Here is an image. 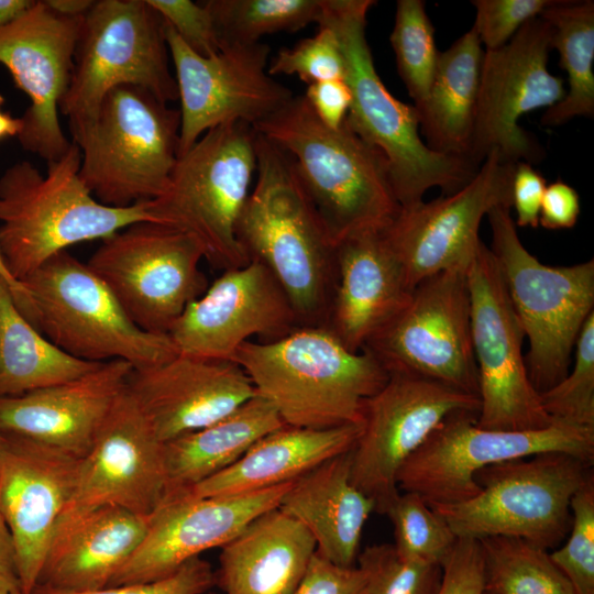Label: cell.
<instances>
[{
  "instance_id": "7",
  "label": "cell",
  "mask_w": 594,
  "mask_h": 594,
  "mask_svg": "<svg viewBox=\"0 0 594 594\" xmlns=\"http://www.w3.org/2000/svg\"><path fill=\"white\" fill-rule=\"evenodd\" d=\"M165 28L147 0L95 1L82 18L72 81L59 105L74 143L89 132L102 99L118 86H139L164 103L178 100Z\"/></svg>"
},
{
  "instance_id": "15",
  "label": "cell",
  "mask_w": 594,
  "mask_h": 594,
  "mask_svg": "<svg viewBox=\"0 0 594 594\" xmlns=\"http://www.w3.org/2000/svg\"><path fill=\"white\" fill-rule=\"evenodd\" d=\"M468 286L471 338L477 367L476 425L501 431H534L551 426L532 386L522 354L525 333L490 249L482 241L470 262Z\"/></svg>"
},
{
  "instance_id": "48",
  "label": "cell",
  "mask_w": 594,
  "mask_h": 594,
  "mask_svg": "<svg viewBox=\"0 0 594 594\" xmlns=\"http://www.w3.org/2000/svg\"><path fill=\"white\" fill-rule=\"evenodd\" d=\"M292 594H366V576L359 566H341L315 553Z\"/></svg>"
},
{
  "instance_id": "13",
  "label": "cell",
  "mask_w": 594,
  "mask_h": 594,
  "mask_svg": "<svg viewBox=\"0 0 594 594\" xmlns=\"http://www.w3.org/2000/svg\"><path fill=\"white\" fill-rule=\"evenodd\" d=\"M200 243L190 234L155 223H133L111 237L87 265L142 330L167 334L186 307L208 288L199 264Z\"/></svg>"
},
{
  "instance_id": "29",
  "label": "cell",
  "mask_w": 594,
  "mask_h": 594,
  "mask_svg": "<svg viewBox=\"0 0 594 594\" xmlns=\"http://www.w3.org/2000/svg\"><path fill=\"white\" fill-rule=\"evenodd\" d=\"M315 553L307 528L277 507L221 547L215 585L223 594H292Z\"/></svg>"
},
{
  "instance_id": "36",
  "label": "cell",
  "mask_w": 594,
  "mask_h": 594,
  "mask_svg": "<svg viewBox=\"0 0 594 594\" xmlns=\"http://www.w3.org/2000/svg\"><path fill=\"white\" fill-rule=\"evenodd\" d=\"M479 542L485 594H575L548 550L508 536L486 537Z\"/></svg>"
},
{
  "instance_id": "49",
  "label": "cell",
  "mask_w": 594,
  "mask_h": 594,
  "mask_svg": "<svg viewBox=\"0 0 594 594\" xmlns=\"http://www.w3.org/2000/svg\"><path fill=\"white\" fill-rule=\"evenodd\" d=\"M547 184L531 164H516L512 182V207L516 211V227L537 228Z\"/></svg>"
},
{
  "instance_id": "14",
  "label": "cell",
  "mask_w": 594,
  "mask_h": 594,
  "mask_svg": "<svg viewBox=\"0 0 594 594\" xmlns=\"http://www.w3.org/2000/svg\"><path fill=\"white\" fill-rule=\"evenodd\" d=\"M466 270L452 267L419 282L362 350L388 375L424 377L479 397Z\"/></svg>"
},
{
  "instance_id": "20",
  "label": "cell",
  "mask_w": 594,
  "mask_h": 594,
  "mask_svg": "<svg viewBox=\"0 0 594 594\" xmlns=\"http://www.w3.org/2000/svg\"><path fill=\"white\" fill-rule=\"evenodd\" d=\"M82 18L58 14L44 0H34L0 28V63L30 99L16 138L24 150L47 163L61 158L72 144L58 111L72 81Z\"/></svg>"
},
{
  "instance_id": "16",
  "label": "cell",
  "mask_w": 594,
  "mask_h": 594,
  "mask_svg": "<svg viewBox=\"0 0 594 594\" xmlns=\"http://www.w3.org/2000/svg\"><path fill=\"white\" fill-rule=\"evenodd\" d=\"M552 29L541 16L528 21L504 46L484 51L469 160L476 166L496 150L512 163L539 162L544 152L519 118L560 102L563 79L548 59Z\"/></svg>"
},
{
  "instance_id": "9",
  "label": "cell",
  "mask_w": 594,
  "mask_h": 594,
  "mask_svg": "<svg viewBox=\"0 0 594 594\" xmlns=\"http://www.w3.org/2000/svg\"><path fill=\"white\" fill-rule=\"evenodd\" d=\"M30 323L62 351L82 361L122 360L134 370L178 353L167 334L139 328L89 266L59 252L21 280Z\"/></svg>"
},
{
  "instance_id": "57",
  "label": "cell",
  "mask_w": 594,
  "mask_h": 594,
  "mask_svg": "<svg viewBox=\"0 0 594 594\" xmlns=\"http://www.w3.org/2000/svg\"><path fill=\"white\" fill-rule=\"evenodd\" d=\"M15 588H20L16 582L0 574V594H10Z\"/></svg>"
},
{
  "instance_id": "19",
  "label": "cell",
  "mask_w": 594,
  "mask_h": 594,
  "mask_svg": "<svg viewBox=\"0 0 594 594\" xmlns=\"http://www.w3.org/2000/svg\"><path fill=\"white\" fill-rule=\"evenodd\" d=\"M516 164L494 150L462 189L400 207L383 233L411 289L426 277L469 266L482 241L479 229L484 216L498 206L512 208Z\"/></svg>"
},
{
  "instance_id": "38",
  "label": "cell",
  "mask_w": 594,
  "mask_h": 594,
  "mask_svg": "<svg viewBox=\"0 0 594 594\" xmlns=\"http://www.w3.org/2000/svg\"><path fill=\"white\" fill-rule=\"evenodd\" d=\"M389 41L398 74L415 102L414 107H418L428 95L440 54L425 1H397Z\"/></svg>"
},
{
  "instance_id": "58",
  "label": "cell",
  "mask_w": 594,
  "mask_h": 594,
  "mask_svg": "<svg viewBox=\"0 0 594 594\" xmlns=\"http://www.w3.org/2000/svg\"><path fill=\"white\" fill-rule=\"evenodd\" d=\"M10 594H24V593H22L20 588H15Z\"/></svg>"
},
{
  "instance_id": "11",
  "label": "cell",
  "mask_w": 594,
  "mask_h": 594,
  "mask_svg": "<svg viewBox=\"0 0 594 594\" xmlns=\"http://www.w3.org/2000/svg\"><path fill=\"white\" fill-rule=\"evenodd\" d=\"M593 463L544 452L481 469V492L454 505L430 506L458 538L525 539L546 550L559 547L571 527V499L593 476Z\"/></svg>"
},
{
  "instance_id": "27",
  "label": "cell",
  "mask_w": 594,
  "mask_h": 594,
  "mask_svg": "<svg viewBox=\"0 0 594 594\" xmlns=\"http://www.w3.org/2000/svg\"><path fill=\"white\" fill-rule=\"evenodd\" d=\"M336 270L324 327L349 350L359 352L406 306L414 289L383 230L339 241Z\"/></svg>"
},
{
  "instance_id": "23",
  "label": "cell",
  "mask_w": 594,
  "mask_h": 594,
  "mask_svg": "<svg viewBox=\"0 0 594 594\" xmlns=\"http://www.w3.org/2000/svg\"><path fill=\"white\" fill-rule=\"evenodd\" d=\"M80 459L0 431V516L14 546L19 587L31 594L75 486Z\"/></svg>"
},
{
  "instance_id": "32",
  "label": "cell",
  "mask_w": 594,
  "mask_h": 594,
  "mask_svg": "<svg viewBox=\"0 0 594 594\" xmlns=\"http://www.w3.org/2000/svg\"><path fill=\"white\" fill-rule=\"evenodd\" d=\"M483 56L484 48L472 28L439 54L428 95L415 107L430 150L469 160Z\"/></svg>"
},
{
  "instance_id": "8",
  "label": "cell",
  "mask_w": 594,
  "mask_h": 594,
  "mask_svg": "<svg viewBox=\"0 0 594 594\" xmlns=\"http://www.w3.org/2000/svg\"><path fill=\"white\" fill-rule=\"evenodd\" d=\"M255 140L254 128L241 121L207 131L178 156L165 193L148 201L156 223L193 235L223 271L250 262L235 227L256 173Z\"/></svg>"
},
{
  "instance_id": "28",
  "label": "cell",
  "mask_w": 594,
  "mask_h": 594,
  "mask_svg": "<svg viewBox=\"0 0 594 594\" xmlns=\"http://www.w3.org/2000/svg\"><path fill=\"white\" fill-rule=\"evenodd\" d=\"M148 518L117 506L61 516L36 586L61 592L105 588L143 540Z\"/></svg>"
},
{
  "instance_id": "59",
  "label": "cell",
  "mask_w": 594,
  "mask_h": 594,
  "mask_svg": "<svg viewBox=\"0 0 594 594\" xmlns=\"http://www.w3.org/2000/svg\"><path fill=\"white\" fill-rule=\"evenodd\" d=\"M204 594H217V593L208 591V592H206Z\"/></svg>"
},
{
  "instance_id": "5",
  "label": "cell",
  "mask_w": 594,
  "mask_h": 594,
  "mask_svg": "<svg viewBox=\"0 0 594 594\" xmlns=\"http://www.w3.org/2000/svg\"><path fill=\"white\" fill-rule=\"evenodd\" d=\"M81 152L72 141L67 152L47 163L43 175L20 161L0 177V251L21 283L70 245L105 240L138 222H155L148 201L118 208L99 202L79 177Z\"/></svg>"
},
{
  "instance_id": "1",
  "label": "cell",
  "mask_w": 594,
  "mask_h": 594,
  "mask_svg": "<svg viewBox=\"0 0 594 594\" xmlns=\"http://www.w3.org/2000/svg\"><path fill=\"white\" fill-rule=\"evenodd\" d=\"M256 179L235 227L248 255L286 294L299 327L326 326L336 285V243L292 157L256 132Z\"/></svg>"
},
{
  "instance_id": "50",
  "label": "cell",
  "mask_w": 594,
  "mask_h": 594,
  "mask_svg": "<svg viewBox=\"0 0 594 594\" xmlns=\"http://www.w3.org/2000/svg\"><path fill=\"white\" fill-rule=\"evenodd\" d=\"M304 96L323 124L339 129L344 123L352 102L351 90L344 79L308 85Z\"/></svg>"
},
{
  "instance_id": "54",
  "label": "cell",
  "mask_w": 594,
  "mask_h": 594,
  "mask_svg": "<svg viewBox=\"0 0 594 594\" xmlns=\"http://www.w3.org/2000/svg\"><path fill=\"white\" fill-rule=\"evenodd\" d=\"M48 8L65 16H84L95 0H44Z\"/></svg>"
},
{
  "instance_id": "47",
  "label": "cell",
  "mask_w": 594,
  "mask_h": 594,
  "mask_svg": "<svg viewBox=\"0 0 594 594\" xmlns=\"http://www.w3.org/2000/svg\"><path fill=\"white\" fill-rule=\"evenodd\" d=\"M441 569V584L437 594H485L479 540L458 538Z\"/></svg>"
},
{
  "instance_id": "4",
  "label": "cell",
  "mask_w": 594,
  "mask_h": 594,
  "mask_svg": "<svg viewBox=\"0 0 594 594\" xmlns=\"http://www.w3.org/2000/svg\"><path fill=\"white\" fill-rule=\"evenodd\" d=\"M373 0H322L319 24L337 36L345 62L352 102L348 125L385 156L400 207L422 200L432 187L443 195L462 189L479 167L469 160L430 150L419 135L414 106L396 99L378 76L366 40V16Z\"/></svg>"
},
{
  "instance_id": "44",
  "label": "cell",
  "mask_w": 594,
  "mask_h": 594,
  "mask_svg": "<svg viewBox=\"0 0 594 594\" xmlns=\"http://www.w3.org/2000/svg\"><path fill=\"white\" fill-rule=\"evenodd\" d=\"M554 0H473L472 29L484 51L504 46L530 20L538 18Z\"/></svg>"
},
{
  "instance_id": "24",
  "label": "cell",
  "mask_w": 594,
  "mask_h": 594,
  "mask_svg": "<svg viewBox=\"0 0 594 594\" xmlns=\"http://www.w3.org/2000/svg\"><path fill=\"white\" fill-rule=\"evenodd\" d=\"M293 482L244 494L165 501L107 587L167 578L204 551L223 547L256 517L277 508Z\"/></svg>"
},
{
  "instance_id": "2",
  "label": "cell",
  "mask_w": 594,
  "mask_h": 594,
  "mask_svg": "<svg viewBox=\"0 0 594 594\" xmlns=\"http://www.w3.org/2000/svg\"><path fill=\"white\" fill-rule=\"evenodd\" d=\"M293 160L300 183L331 239L384 230L400 206L385 156L344 121L323 124L304 95L253 125Z\"/></svg>"
},
{
  "instance_id": "51",
  "label": "cell",
  "mask_w": 594,
  "mask_h": 594,
  "mask_svg": "<svg viewBox=\"0 0 594 594\" xmlns=\"http://www.w3.org/2000/svg\"><path fill=\"white\" fill-rule=\"evenodd\" d=\"M580 211L576 190L564 182H554L546 187L539 226L548 230L571 229L575 226Z\"/></svg>"
},
{
  "instance_id": "17",
  "label": "cell",
  "mask_w": 594,
  "mask_h": 594,
  "mask_svg": "<svg viewBox=\"0 0 594 594\" xmlns=\"http://www.w3.org/2000/svg\"><path fill=\"white\" fill-rule=\"evenodd\" d=\"M480 411V398L424 377L393 374L364 400L351 450V481L385 514L400 491L402 464L449 416Z\"/></svg>"
},
{
  "instance_id": "21",
  "label": "cell",
  "mask_w": 594,
  "mask_h": 594,
  "mask_svg": "<svg viewBox=\"0 0 594 594\" xmlns=\"http://www.w3.org/2000/svg\"><path fill=\"white\" fill-rule=\"evenodd\" d=\"M299 327L286 294L260 262L222 274L191 301L167 336L182 355L231 360L244 342L280 339Z\"/></svg>"
},
{
  "instance_id": "43",
  "label": "cell",
  "mask_w": 594,
  "mask_h": 594,
  "mask_svg": "<svg viewBox=\"0 0 594 594\" xmlns=\"http://www.w3.org/2000/svg\"><path fill=\"white\" fill-rule=\"evenodd\" d=\"M271 76L297 75L304 82L344 79L345 62L333 31L319 24L318 32L292 48L277 52L267 67Z\"/></svg>"
},
{
  "instance_id": "22",
  "label": "cell",
  "mask_w": 594,
  "mask_h": 594,
  "mask_svg": "<svg viewBox=\"0 0 594 594\" xmlns=\"http://www.w3.org/2000/svg\"><path fill=\"white\" fill-rule=\"evenodd\" d=\"M167 494L163 442L127 387L80 459L73 494L61 516L117 506L148 518Z\"/></svg>"
},
{
  "instance_id": "37",
  "label": "cell",
  "mask_w": 594,
  "mask_h": 594,
  "mask_svg": "<svg viewBox=\"0 0 594 594\" xmlns=\"http://www.w3.org/2000/svg\"><path fill=\"white\" fill-rule=\"evenodd\" d=\"M221 50L254 44L264 35L297 32L318 23L322 0H208Z\"/></svg>"
},
{
  "instance_id": "45",
  "label": "cell",
  "mask_w": 594,
  "mask_h": 594,
  "mask_svg": "<svg viewBox=\"0 0 594 594\" xmlns=\"http://www.w3.org/2000/svg\"><path fill=\"white\" fill-rule=\"evenodd\" d=\"M183 42L200 56L221 51L210 11L204 2L190 0H147Z\"/></svg>"
},
{
  "instance_id": "30",
  "label": "cell",
  "mask_w": 594,
  "mask_h": 594,
  "mask_svg": "<svg viewBox=\"0 0 594 594\" xmlns=\"http://www.w3.org/2000/svg\"><path fill=\"white\" fill-rule=\"evenodd\" d=\"M361 431L362 424L327 429L285 425L257 440L227 469L177 496L237 495L295 481L326 461L350 451Z\"/></svg>"
},
{
  "instance_id": "6",
  "label": "cell",
  "mask_w": 594,
  "mask_h": 594,
  "mask_svg": "<svg viewBox=\"0 0 594 594\" xmlns=\"http://www.w3.org/2000/svg\"><path fill=\"white\" fill-rule=\"evenodd\" d=\"M486 217L490 249L529 341L528 377L541 394L569 373L578 337L594 312V261L544 265L522 245L510 207H495Z\"/></svg>"
},
{
  "instance_id": "18",
  "label": "cell",
  "mask_w": 594,
  "mask_h": 594,
  "mask_svg": "<svg viewBox=\"0 0 594 594\" xmlns=\"http://www.w3.org/2000/svg\"><path fill=\"white\" fill-rule=\"evenodd\" d=\"M165 31L180 100L178 156L207 131L238 121L253 127L294 96L268 74L267 44H234L204 57L167 23Z\"/></svg>"
},
{
  "instance_id": "33",
  "label": "cell",
  "mask_w": 594,
  "mask_h": 594,
  "mask_svg": "<svg viewBox=\"0 0 594 594\" xmlns=\"http://www.w3.org/2000/svg\"><path fill=\"white\" fill-rule=\"evenodd\" d=\"M284 426L276 408L255 395L224 418L164 442L165 501L227 469L257 440Z\"/></svg>"
},
{
  "instance_id": "34",
  "label": "cell",
  "mask_w": 594,
  "mask_h": 594,
  "mask_svg": "<svg viewBox=\"0 0 594 594\" xmlns=\"http://www.w3.org/2000/svg\"><path fill=\"white\" fill-rule=\"evenodd\" d=\"M101 363L78 360L45 338L19 310L0 277V397L77 378Z\"/></svg>"
},
{
  "instance_id": "40",
  "label": "cell",
  "mask_w": 594,
  "mask_h": 594,
  "mask_svg": "<svg viewBox=\"0 0 594 594\" xmlns=\"http://www.w3.org/2000/svg\"><path fill=\"white\" fill-rule=\"evenodd\" d=\"M540 398L553 420L594 428V312L578 337L572 371Z\"/></svg>"
},
{
  "instance_id": "12",
  "label": "cell",
  "mask_w": 594,
  "mask_h": 594,
  "mask_svg": "<svg viewBox=\"0 0 594 594\" xmlns=\"http://www.w3.org/2000/svg\"><path fill=\"white\" fill-rule=\"evenodd\" d=\"M477 415L446 418L402 464L398 490L418 494L429 506L454 505L481 492L475 475L487 465L544 452L594 462V428L556 420L541 430H490L476 425Z\"/></svg>"
},
{
  "instance_id": "52",
  "label": "cell",
  "mask_w": 594,
  "mask_h": 594,
  "mask_svg": "<svg viewBox=\"0 0 594 594\" xmlns=\"http://www.w3.org/2000/svg\"><path fill=\"white\" fill-rule=\"evenodd\" d=\"M0 574L16 582L15 552L11 534L0 516Z\"/></svg>"
},
{
  "instance_id": "26",
  "label": "cell",
  "mask_w": 594,
  "mask_h": 594,
  "mask_svg": "<svg viewBox=\"0 0 594 594\" xmlns=\"http://www.w3.org/2000/svg\"><path fill=\"white\" fill-rule=\"evenodd\" d=\"M132 370L130 363L112 360L77 378L0 397V431L82 459L127 388Z\"/></svg>"
},
{
  "instance_id": "41",
  "label": "cell",
  "mask_w": 594,
  "mask_h": 594,
  "mask_svg": "<svg viewBox=\"0 0 594 594\" xmlns=\"http://www.w3.org/2000/svg\"><path fill=\"white\" fill-rule=\"evenodd\" d=\"M366 576V594H437L442 569L400 557L393 544L366 547L359 553Z\"/></svg>"
},
{
  "instance_id": "56",
  "label": "cell",
  "mask_w": 594,
  "mask_h": 594,
  "mask_svg": "<svg viewBox=\"0 0 594 594\" xmlns=\"http://www.w3.org/2000/svg\"><path fill=\"white\" fill-rule=\"evenodd\" d=\"M4 97L0 94V140L18 136L21 128L22 120L21 118H13L8 112L3 111Z\"/></svg>"
},
{
  "instance_id": "39",
  "label": "cell",
  "mask_w": 594,
  "mask_h": 594,
  "mask_svg": "<svg viewBox=\"0 0 594 594\" xmlns=\"http://www.w3.org/2000/svg\"><path fill=\"white\" fill-rule=\"evenodd\" d=\"M385 515L393 525V547L405 559L441 568L458 541L446 520L416 493L400 492Z\"/></svg>"
},
{
  "instance_id": "25",
  "label": "cell",
  "mask_w": 594,
  "mask_h": 594,
  "mask_svg": "<svg viewBox=\"0 0 594 594\" xmlns=\"http://www.w3.org/2000/svg\"><path fill=\"white\" fill-rule=\"evenodd\" d=\"M127 387L163 443L224 418L257 395L233 361L182 354L133 369Z\"/></svg>"
},
{
  "instance_id": "42",
  "label": "cell",
  "mask_w": 594,
  "mask_h": 594,
  "mask_svg": "<svg viewBox=\"0 0 594 594\" xmlns=\"http://www.w3.org/2000/svg\"><path fill=\"white\" fill-rule=\"evenodd\" d=\"M564 543L550 552L575 594H594V475L574 494Z\"/></svg>"
},
{
  "instance_id": "31",
  "label": "cell",
  "mask_w": 594,
  "mask_h": 594,
  "mask_svg": "<svg viewBox=\"0 0 594 594\" xmlns=\"http://www.w3.org/2000/svg\"><path fill=\"white\" fill-rule=\"evenodd\" d=\"M351 450L295 480L278 506L307 528L316 553L341 566H354L364 525L375 512L351 481Z\"/></svg>"
},
{
  "instance_id": "35",
  "label": "cell",
  "mask_w": 594,
  "mask_h": 594,
  "mask_svg": "<svg viewBox=\"0 0 594 594\" xmlns=\"http://www.w3.org/2000/svg\"><path fill=\"white\" fill-rule=\"evenodd\" d=\"M551 29V47L560 55L568 75L564 98L548 108L544 127H558L575 117L594 116V1L554 0L539 15Z\"/></svg>"
},
{
  "instance_id": "46",
  "label": "cell",
  "mask_w": 594,
  "mask_h": 594,
  "mask_svg": "<svg viewBox=\"0 0 594 594\" xmlns=\"http://www.w3.org/2000/svg\"><path fill=\"white\" fill-rule=\"evenodd\" d=\"M215 585L211 564L196 557L172 575L152 582L105 587L89 592H61L35 586L31 594H204Z\"/></svg>"
},
{
  "instance_id": "10",
  "label": "cell",
  "mask_w": 594,
  "mask_h": 594,
  "mask_svg": "<svg viewBox=\"0 0 594 594\" xmlns=\"http://www.w3.org/2000/svg\"><path fill=\"white\" fill-rule=\"evenodd\" d=\"M180 112L139 86L105 96L77 143L79 177L101 204L124 208L161 197L178 158Z\"/></svg>"
},
{
  "instance_id": "53",
  "label": "cell",
  "mask_w": 594,
  "mask_h": 594,
  "mask_svg": "<svg viewBox=\"0 0 594 594\" xmlns=\"http://www.w3.org/2000/svg\"><path fill=\"white\" fill-rule=\"evenodd\" d=\"M0 277L9 287L16 307L22 312V315L28 319L31 311V302H30L29 294L26 289L23 287V285L20 282H18L9 272L4 263V260L2 257L1 251H0Z\"/></svg>"
},
{
  "instance_id": "55",
  "label": "cell",
  "mask_w": 594,
  "mask_h": 594,
  "mask_svg": "<svg viewBox=\"0 0 594 594\" xmlns=\"http://www.w3.org/2000/svg\"><path fill=\"white\" fill-rule=\"evenodd\" d=\"M34 0H0V28L23 14Z\"/></svg>"
},
{
  "instance_id": "3",
  "label": "cell",
  "mask_w": 594,
  "mask_h": 594,
  "mask_svg": "<svg viewBox=\"0 0 594 594\" xmlns=\"http://www.w3.org/2000/svg\"><path fill=\"white\" fill-rule=\"evenodd\" d=\"M231 361L285 425L298 428L362 424L364 400L389 377L367 351L349 350L323 326L297 327L274 341L244 342Z\"/></svg>"
}]
</instances>
